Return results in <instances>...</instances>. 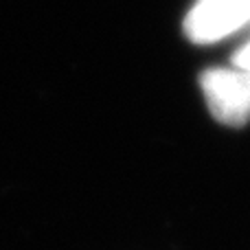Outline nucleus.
Returning <instances> with one entry per match:
<instances>
[{
  "label": "nucleus",
  "instance_id": "obj_3",
  "mask_svg": "<svg viewBox=\"0 0 250 250\" xmlns=\"http://www.w3.org/2000/svg\"><path fill=\"white\" fill-rule=\"evenodd\" d=\"M233 64L237 68H244V70H250V42H246L237 53L233 55Z\"/></svg>",
  "mask_w": 250,
  "mask_h": 250
},
{
  "label": "nucleus",
  "instance_id": "obj_1",
  "mask_svg": "<svg viewBox=\"0 0 250 250\" xmlns=\"http://www.w3.org/2000/svg\"><path fill=\"white\" fill-rule=\"evenodd\" d=\"M204 99L220 123L239 127L250 121V70L211 68L200 77Z\"/></svg>",
  "mask_w": 250,
  "mask_h": 250
},
{
  "label": "nucleus",
  "instance_id": "obj_2",
  "mask_svg": "<svg viewBox=\"0 0 250 250\" xmlns=\"http://www.w3.org/2000/svg\"><path fill=\"white\" fill-rule=\"evenodd\" d=\"M250 22V0H198L185 18V35L213 44Z\"/></svg>",
  "mask_w": 250,
  "mask_h": 250
}]
</instances>
